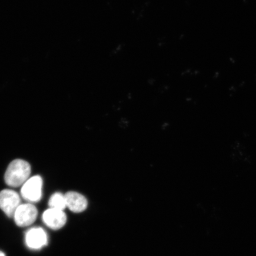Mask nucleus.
I'll list each match as a JSON object with an SVG mask.
<instances>
[{
  "label": "nucleus",
  "instance_id": "1",
  "mask_svg": "<svg viewBox=\"0 0 256 256\" xmlns=\"http://www.w3.org/2000/svg\"><path fill=\"white\" fill-rule=\"evenodd\" d=\"M30 163L24 160H14L9 164L6 172V184L12 188L21 186L30 178Z\"/></svg>",
  "mask_w": 256,
  "mask_h": 256
},
{
  "label": "nucleus",
  "instance_id": "2",
  "mask_svg": "<svg viewBox=\"0 0 256 256\" xmlns=\"http://www.w3.org/2000/svg\"><path fill=\"white\" fill-rule=\"evenodd\" d=\"M43 180L40 176H33L22 185V198L28 202L36 203L42 196Z\"/></svg>",
  "mask_w": 256,
  "mask_h": 256
},
{
  "label": "nucleus",
  "instance_id": "3",
  "mask_svg": "<svg viewBox=\"0 0 256 256\" xmlns=\"http://www.w3.org/2000/svg\"><path fill=\"white\" fill-rule=\"evenodd\" d=\"M21 204V199L17 192L11 190L0 192V209L9 218H14L16 210Z\"/></svg>",
  "mask_w": 256,
  "mask_h": 256
},
{
  "label": "nucleus",
  "instance_id": "4",
  "mask_svg": "<svg viewBox=\"0 0 256 256\" xmlns=\"http://www.w3.org/2000/svg\"><path fill=\"white\" fill-rule=\"evenodd\" d=\"M38 210L36 206L30 203L21 204L16 210L14 222L17 226L25 227L32 225L36 220Z\"/></svg>",
  "mask_w": 256,
  "mask_h": 256
},
{
  "label": "nucleus",
  "instance_id": "5",
  "mask_svg": "<svg viewBox=\"0 0 256 256\" xmlns=\"http://www.w3.org/2000/svg\"><path fill=\"white\" fill-rule=\"evenodd\" d=\"M28 247L33 250H40L48 243V236L44 230L40 227L28 230L25 236Z\"/></svg>",
  "mask_w": 256,
  "mask_h": 256
},
{
  "label": "nucleus",
  "instance_id": "6",
  "mask_svg": "<svg viewBox=\"0 0 256 256\" xmlns=\"http://www.w3.org/2000/svg\"><path fill=\"white\" fill-rule=\"evenodd\" d=\"M42 220L50 228L57 230L66 225V216L64 210L50 208L44 212Z\"/></svg>",
  "mask_w": 256,
  "mask_h": 256
},
{
  "label": "nucleus",
  "instance_id": "7",
  "mask_svg": "<svg viewBox=\"0 0 256 256\" xmlns=\"http://www.w3.org/2000/svg\"><path fill=\"white\" fill-rule=\"evenodd\" d=\"M66 207L74 213H80L87 209L88 200L76 192H68L65 194Z\"/></svg>",
  "mask_w": 256,
  "mask_h": 256
},
{
  "label": "nucleus",
  "instance_id": "8",
  "mask_svg": "<svg viewBox=\"0 0 256 256\" xmlns=\"http://www.w3.org/2000/svg\"><path fill=\"white\" fill-rule=\"evenodd\" d=\"M48 204L50 208L64 210L66 208L65 194L56 192L50 196Z\"/></svg>",
  "mask_w": 256,
  "mask_h": 256
},
{
  "label": "nucleus",
  "instance_id": "9",
  "mask_svg": "<svg viewBox=\"0 0 256 256\" xmlns=\"http://www.w3.org/2000/svg\"><path fill=\"white\" fill-rule=\"evenodd\" d=\"M0 256H6V255L4 254V252L0 251Z\"/></svg>",
  "mask_w": 256,
  "mask_h": 256
}]
</instances>
